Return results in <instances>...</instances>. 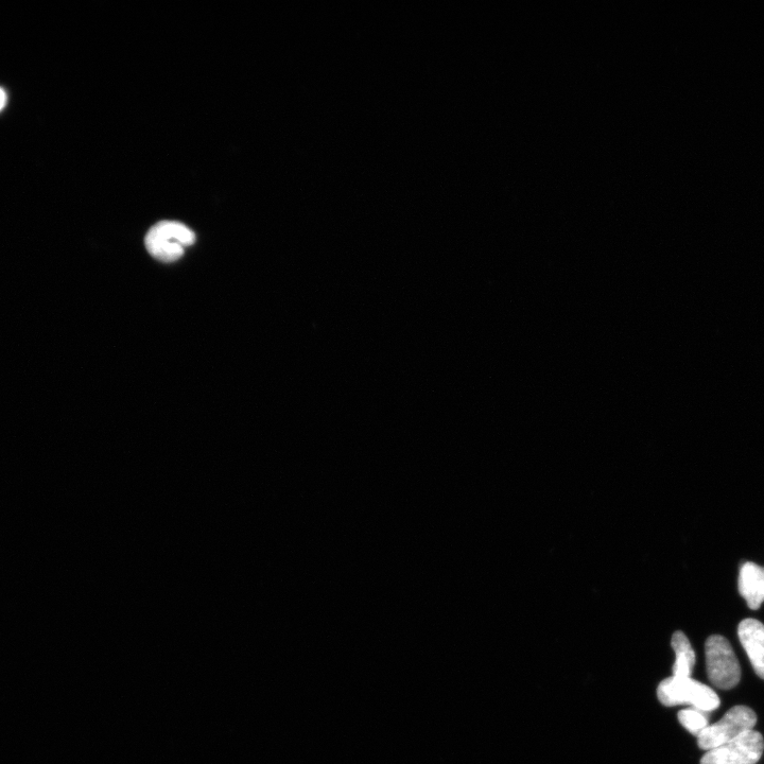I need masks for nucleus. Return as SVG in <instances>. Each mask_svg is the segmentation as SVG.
I'll return each mask as SVG.
<instances>
[{
	"instance_id": "10",
	"label": "nucleus",
	"mask_w": 764,
	"mask_h": 764,
	"mask_svg": "<svg viewBox=\"0 0 764 764\" xmlns=\"http://www.w3.org/2000/svg\"><path fill=\"white\" fill-rule=\"evenodd\" d=\"M6 103H7V94L2 88H0V111H2L6 107Z\"/></svg>"
},
{
	"instance_id": "4",
	"label": "nucleus",
	"mask_w": 764,
	"mask_h": 764,
	"mask_svg": "<svg viewBox=\"0 0 764 764\" xmlns=\"http://www.w3.org/2000/svg\"><path fill=\"white\" fill-rule=\"evenodd\" d=\"M757 716L749 707L735 706L713 725H708L697 737L701 750L710 751L727 742L754 731Z\"/></svg>"
},
{
	"instance_id": "3",
	"label": "nucleus",
	"mask_w": 764,
	"mask_h": 764,
	"mask_svg": "<svg viewBox=\"0 0 764 764\" xmlns=\"http://www.w3.org/2000/svg\"><path fill=\"white\" fill-rule=\"evenodd\" d=\"M708 679L717 688L728 690L741 680V668L728 640L720 635L710 636L705 645Z\"/></svg>"
},
{
	"instance_id": "2",
	"label": "nucleus",
	"mask_w": 764,
	"mask_h": 764,
	"mask_svg": "<svg viewBox=\"0 0 764 764\" xmlns=\"http://www.w3.org/2000/svg\"><path fill=\"white\" fill-rule=\"evenodd\" d=\"M196 235L177 221L156 223L146 235L145 245L150 255L160 262H177L189 246H193Z\"/></svg>"
},
{
	"instance_id": "9",
	"label": "nucleus",
	"mask_w": 764,
	"mask_h": 764,
	"mask_svg": "<svg viewBox=\"0 0 764 764\" xmlns=\"http://www.w3.org/2000/svg\"><path fill=\"white\" fill-rule=\"evenodd\" d=\"M679 721L690 734L696 737L709 725L707 714L692 707L680 711Z\"/></svg>"
},
{
	"instance_id": "1",
	"label": "nucleus",
	"mask_w": 764,
	"mask_h": 764,
	"mask_svg": "<svg viewBox=\"0 0 764 764\" xmlns=\"http://www.w3.org/2000/svg\"><path fill=\"white\" fill-rule=\"evenodd\" d=\"M657 698L665 706L690 705L705 714L716 710L721 703L713 689L691 677L671 676L664 680L657 688Z\"/></svg>"
},
{
	"instance_id": "8",
	"label": "nucleus",
	"mask_w": 764,
	"mask_h": 764,
	"mask_svg": "<svg viewBox=\"0 0 764 764\" xmlns=\"http://www.w3.org/2000/svg\"><path fill=\"white\" fill-rule=\"evenodd\" d=\"M672 648L675 652L673 676L690 677L696 665V653L692 649L688 637L683 632H675L672 637Z\"/></svg>"
},
{
	"instance_id": "5",
	"label": "nucleus",
	"mask_w": 764,
	"mask_h": 764,
	"mask_svg": "<svg viewBox=\"0 0 764 764\" xmlns=\"http://www.w3.org/2000/svg\"><path fill=\"white\" fill-rule=\"evenodd\" d=\"M764 750V740L760 733L751 731L708 751L701 764H756Z\"/></svg>"
},
{
	"instance_id": "7",
	"label": "nucleus",
	"mask_w": 764,
	"mask_h": 764,
	"mask_svg": "<svg viewBox=\"0 0 764 764\" xmlns=\"http://www.w3.org/2000/svg\"><path fill=\"white\" fill-rule=\"evenodd\" d=\"M739 592L753 611L764 602V567L745 562L739 573Z\"/></svg>"
},
{
	"instance_id": "6",
	"label": "nucleus",
	"mask_w": 764,
	"mask_h": 764,
	"mask_svg": "<svg viewBox=\"0 0 764 764\" xmlns=\"http://www.w3.org/2000/svg\"><path fill=\"white\" fill-rule=\"evenodd\" d=\"M738 636L756 674L764 680V624L756 619H744L739 624Z\"/></svg>"
}]
</instances>
